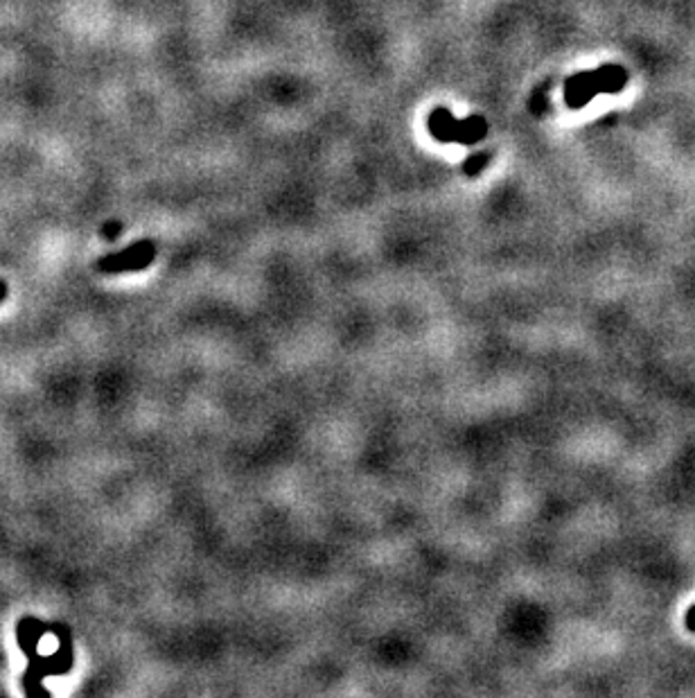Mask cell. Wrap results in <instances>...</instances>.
I'll list each match as a JSON object with an SVG mask.
<instances>
[{"mask_svg": "<svg viewBox=\"0 0 695 698\" xmlns=\"http://www.w3.org/2000/svg\"><path fill=\"white\" fill-rule=\"evenodd\" d=\"M427 125L431 136L441 143L474 145L484 141L488 134V122L482 115H470L465 120H456L448 109H433Z\"/></svg>", "mask_w": 695, "mask_h": 698, "instance_id": "6da1fadb", "label": "cell"}, {"mask_svg": "<svg viewBox=\"0 0 695 698\" xmlns=\"http://www.w3.org/2000/svg\"><path fill=\"white\" fill-rule=\"evenodd\" d=\"M156 256V246L154 242H139L134 244L132 250H124L115 256H107L100 261V272H129V269H145L147 265H152Z\"/></svg>", "mask_w": 695, "mask_h": 698, "instance_id": "7a4b0ae2", "label": "cell"}, {"mask_svg": "<svg viewBox=\"0 0 695 698\" xmlns=\"http://www.w3.org/2000/svg\"><path fill=\"white\" fill-rule=\"evenodd\" d=\"M598 93H603V81H600L598 68L570 77L567 87H564V98H567V104L572 109H581L589 104Z\"/></svg>", "mask_w": 695, "mask_h": 698, "instance_id": "3957f363", "label": "cell"}, {"mask_svg": "<svg viewBox=\"0 0 695 698\" xmlns=\"http://www.w3.org/2000/svg\"><path fill=\"white\" fill-rule=\"evenodd\" d=\"M488 163H490V154H486V152L474 154V156H470V158L465 160L463 173H465L467 177H479V173L488 166Z\"/></svg>", "mask_w": 695, "mask_h": 698, "instance_id": "277c9868", "label": "cell"}, {"mask_svg": "<svg viewBox=\"0 0 695 698\" xmlns=\"http://www.w3.org/2000/svg\"><path fill=\"white\" fill-rule=\"evenodd\" d=\"M120 224L118 222H109L107 226H104V237H109V240H113V237H118L120 235Z\"/></svg>", "mask_w": 695, "mask_h": 698, "instance_id": "5b68a950", "label": "cell"}, {"mask_svg": "<svg viewBox=\"0 0 695 698\" xmlns=\"http://www.w3.org/2000/svg\"><path fill=\"white\" fill-rule=\"evenodd\" d=\"M5 297H8V285H5L3 280H0V301H3Z\"/></svg>", "mask_w": 695, "mask_h": 698, "instance_id": "8992f818", "label": "cell"}, {"mask_svg": "<svg viewBox=\"0 0 695 698\" xmlns=\"http://www.w3.org/2000/svg\"><path fill=\"white\" fill-rule=\"evenodd\" d=\"M688 629L695 631V608L688 612Z\"/></svg>", "mask_w": 695, "mask_h": 698, "instance_id": "52a82bcc", "label": "cell"}]
</instances>
